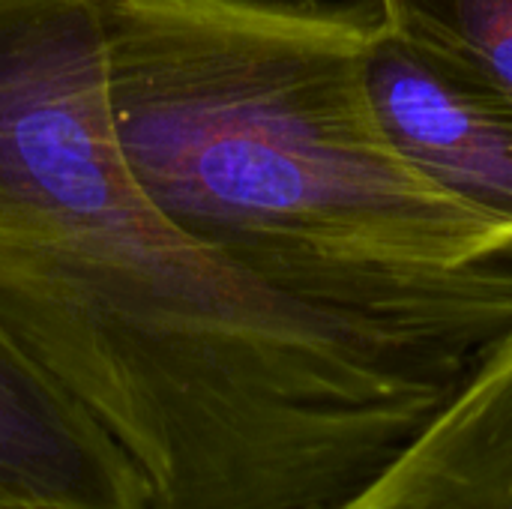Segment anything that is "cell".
Listing matches in <instances>:
<instances>
[{
  "mask_svg": "<svg viewBox=\"0 0 512 509\" xmlns=\"http://www.w3.org/2000/svg\"><path fill=\"white\" fill-rule=\"evenodd\" d=\"M0 509H150L120 444L3 321Z\"/></svg>",
  "mask_w": 512,
  "mask_h": 509,
  "instance_id": "cell-4",
  "label": "cell"
},
{
  "mask_svg": "<svg viewBox=\"0 0 512 509\" xmlns=\"http://www.w3.org/2000/svg\"><path fill=\"white\" fill-rule=\"evenodd\" d=\"M321 509H512V333L372 480Z\"/></svg>",
  "mask_w": 512,
  "mask_h": 509,
  "instance_id": "cell-5",
  "label": "cell"
},
{
  "mask_svg": "<svg viewBox=\"0 0 512 509\" xmlns=\"http://www.w3.org/2000/svg\"><path fill=\"white\" fill-rule=\"evenodd\" d=\"M378 123L423 180L512 237V108L381 21L369 48Z\"/></svg>",
  "mask_w": 512,
  "mask_h": 509,
  "instance_id": "cell-3",
  "label": "cell"
},
{
  "mask_svg": "<svg viewBox=\"0 0 512 509\" xmlns=\"http://www.w3.org/2000/svg\"><path fill=\"white\" fill-rule=\"evenodd\" d=\"M99 15L123 153L201 243L303 282L512 252L387 141L366 75L375 0H99Z\"/></svg>",
  "mask_w": 512,
  "mask_h": 509,
  "instance_id": "cell-2",
  "label": "cell"
},
{
  "mask_svg": "<svg viewBox=\"0 0 512 509\" xmlns=\"http://www.w3.org/2000/svg\"><path fill=\"white\" fill-rule=\"evenodd\" d=\"M0 321L120 444L150 509H321L512 333V252L282 279L183 231L114 129L99 0H0Z\"/></svg>",
  "mask_w": 512,
  "mask_h": 509,
  "instance_id": "cell-1",
  "label": "cell"
},
{
  "mask_svg": "<svg viewBox=\"0 0 512 509\" xmlns=\"http://www.w3.org/2000/svg\"><path fill=\"white\" fill-rule=\"evenodd\" d=\"M390 33L512 108V0H375Z\"/></svg>",
  "mask_w": 512,
  "mask_h": 509,
  "instance_id": "cell-6",
  "label": "cell"
}]
</instances>
